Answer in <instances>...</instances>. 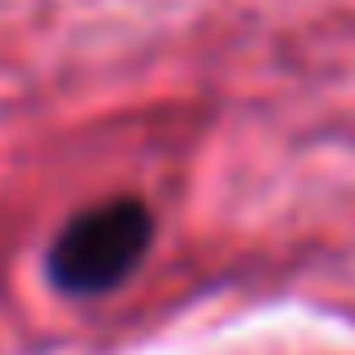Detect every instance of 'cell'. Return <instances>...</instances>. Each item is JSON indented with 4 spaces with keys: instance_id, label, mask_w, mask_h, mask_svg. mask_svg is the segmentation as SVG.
Here are the masks:
<instances>
[{
    "instance_id": "6da1fadb",
    "label": "cell",
    "mask_w": 355,
    "mask_h": 355,
    "mask_svg": "<svg viewBox=\"0 0 355 355\" xmlns=\"http://www.w3.org/2000/svg\"><path fill=\"white\" fill-rule=\"evenodd\" d=\"M151 239V205L137 195H107L59 224L44 253V272L64 297H107L146 263Z\"/></svg>"
}]
</instances>
